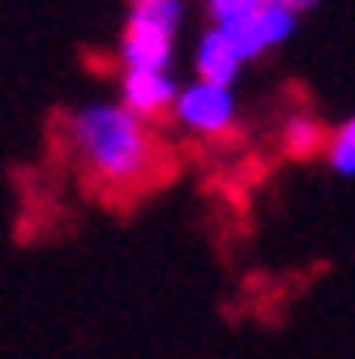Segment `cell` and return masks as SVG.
<instances>
[{"instance_id": "obj_3", "label": "cell", "mask_w": 355, "mask_h": 359, "mask_svg": "<svg viewBox=\"0 0 355 359\" xmlns=\"http://www.w3.org/2000/svg\"><path fill=\"white\" fill-rule=\"evenodd\" d=\"M175 95H180V86H175L163 73H150V69H124L120 77V107L133 111L138 120H154V116H167L175 107Z\"/></svg>"}, {"instance_id": "obj_11", "label": "cell", "mask_w": 355, "mask_h": 359, "mask_svg": "<svg viewBox=\"0 0 355 359\" xmlns=\"http://www.w3.org/2000/svg\"><path fill=\"white\" fill-rule=\"evenodd\" d=\"M274 5H283V9H291V13L300 18L304 9H313V5H317V0H274Z\"/></svg>"}, {"instance_id": "obj_10", "label": "cell", "mask_w": 355, "mask_h": 359, "mask_svg": "<svg viewBox=\"0 0 355 359\" xmlns=\"http://www.w3.org/2000/svg\"><path fill=\"white\" fill-rule=\"evenodd\" d=\"M261 5H265V0H206L210 26H218V30H236V26H244Z\"/></svg>"}, {"instance_id": "obj_5", "label": "cell", "mask_w": 355, "mask_h": 359, "mask_svg": "<svg viewBox=\"0 0 355 359\" xmlns=\"http://www.w3.org/2000/svg\"><path fill=\"white\" fill-rule=\"evenodd\" d=\"M171 48H175V34H171V30L133 22V18L124 22V34H120V60H124V69L163 73V69L171 65Z\"/></svg>"}, {"instance_id": "obj_4", "label": "cell", "mask_w": 355, "mask_h": 359, "mask_svg": "<svg viewBox=\"0 0 355 359\" xmlns=\"http://www.w3.org/2000/svg\"><path fill=\"white\" fill-rule=\"evenodd\" d=\"M291 26H295V13L283 9V5H274V0H265V5H261L244 26H236V30H227V34H232L236 52H240L244 60H257L261 52L279 48V43L291 34Z\"/></svg>"}, {"instance_id": "obj_8", "label": "cell", "mask_w": 355, "mask_h": 359, "mask_svg": "<svg viewBox=\"0 0 355 359\" xmlns=\"http://www.w3.org/2000/svg\"><path fill=\"white\" fill-rule=\"evenodd\" d=\"M133 22H146V26H159V30H180V18H185V5L180 0H133L128 9Z\"/></svg>"}, {"instance_id": "obj_2", "label": "cell", "mask_w": 355, "mask_h": 359, "mask_svg": "<svg viewBox=\"0 0 355 359\" xmlns=\"http://www.w3.org/2000/svg\"><path fill=\"white\" fill-rule=\"evenodd\" d=\"M175 120L185 128L201 133V137H223L236 124V99L227 86H210V81H193L175 95Z\"/></svg>"}, {"instance_id": "obj_6", "label": "cell", "mask_w": 355, "mask_h": 359, "mask_svg": "<svg viewBox=\"0 0 355 359\" xmlns=\"http://www.w3.org/2000/svg\"><path fill=\"white\" fill-rule=\"evenodd\" d=\"M240 69H244V56L236 52L232 34L218 30V26H210V30L201 34V43H197V81L227 86V90H232V81L240 77Z\"/></svg>"}, {"instance_id": "obj_9", "label": "cell", "mask_w": 355, "mask_h": 359, "mask_svg": "<svg viewBox=\"0 0 355 359\" xmlns=\"http://www.w3.org/2000/svg\"><path fill=\"white\" fill-rule=\"evenodd\" d=\"M326 154H330V167H334L338 175H355V116L342 120V124L330 133Z\"/></svg>"}, {"instance_id": "obj_7", "label": "cell", "mask_w": 355, "mask_h": 359, "mask_svg": "<svg viewBox=\"0 0 355 359\" xmlns=\"http://www.w3.org/2000/svg\"><path fill=\"white\" fill-rule=\"evenodd\" d=\"M321 146H326V128L317 116H291L283 124V150L291 158H313Z\"/></svg>"}, {"instance_id": "obj_1", "label": "cell", "mask_w": 355, "mask_h": 359, "mask_svg": "<svg viewBox=\"0 0 355 359\" xmlns=\"http://www.w3.org/2000/svg\"><path fill=\"white\" fill-rule=\"evenodd\" d=\"M69 137L77 158L86 163L95 180H103L107 189H133L154 171L159 146L150 137L146 120L124 111L120 103H99L81 107L69 120Z\"/></svg>"}]
</instances>
